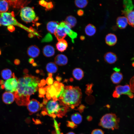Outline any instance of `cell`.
Wrapping results in <instances>:
<instances>
[{"label": "cell", "instance_id": "obj_1", "mask_svg": "<svg viewBox=\"0 0 134 134\" xmlns=\"http://www.w3.org/2000/svg\"><path fill=\"white\" fill-rule=\"evenodd\" d=\"M40 82L38 77L28 74L19 78L17 88L13 93L17 105H27L30 96L37 91Z\"/></svg>", "mask_w": 134, "mask_h": 134}, {"label": "cell", "instance_id": "obj_2", "mask_svg": "<svg viewBox=\"0 0 134 134\" xmlns=\"http://www.w3.org/2000/svg\"><path fill=\"white\" fill-rule=\"evenodd\" d=\"M82 96L81 89L78 86H65L60 94L58 100L62 105L73 109L78 106Z\"/></svg>", "mask_w": 134, "mask_h": 134}, {"label": "cell", "instance_id": "obj_3", "mask_svg": "<svg viewBox=\"0 0 134 134\" xmlns=\"http://www.w3.org/2000/svg\"><path fill=\"white\" fill-rule=\"evenodd\" d=\"M58 101L44 99L42 103V114L53 118L56 117L62 118L65 115L69 108L62 105Z\"/></svg>", "mask_w": 134, "mask_h": 134}, {"label": "cell", "instance_id": "obj_4", "mask_svg": "<svg viewBox=\"0 0 134 134\" xmlns=\"http://www.w3.org/2000/svg\"><path fill=\"white\" fill-rule=\"evenodd\" d=\"M119 122V118L115 114L108 113L102 117L99 125L103 128L113 130L118 129Z\"/></svg>", "mask_w": 134, "mask_h": 134}, {"label": "cell", "instance_id": "obj_5", "mask_svg": "<svg viewBox=\"0 0 134 134\" xmlns=\"http://www.w3.org/2000/svg\"><path fill=\"white\" fill-rule=\"evenodd\" d=\"M14 12L0 13V26L14 25L25 29L26 27L19 23L14 17Z\"/></svg>", "mask_w": 134, "mask_h": 134}, {"label": "cell", "instance_id": "obj_6", "mask_svg": "<svg viewBox=\"0 0 134 134\" xmlns=\"http://www.w3.org/2000/svg\"><path fill=\"white\" fill-rule=\"evenodd\" d=\"M20 16L22 20L26 23L33 22L36 18L35 13L33 9L29 7H25L22 8L20 11Z\"/></svg>", "mask_w": 134, "mask_h": 134}, {"label": "cell", "instance_id": "obj_7", "mask_svg": "<svg viewBox=\"0 0 134 134\" xmlns=\"http://www.w3.org/2000/svg\"><path fill=\"white\" fill-rule=\"evenodd\" d=\"M122 95H127L131 99L133 98L134 97V94L131 91L130 86L128 85L124 86L119 85L115 87V90L112 94L113 97L118 98Z\"/></svg>", "mask_w": 134, "mask_h": 134}, {"label": "cell", "instance_id": "obj_8", "mask_svg": "<svg viewBox=\"0 0 134 134\" xmlns=\"http://www.w3.org/2000/svg\"><path fill=\"white\" fill-rule=\"evenodd\" d=\"M18 79L13 73L12 78L4 82L3 85L1 86L2 89H5L7 92L14 93L16 91L18 85Z\"/></svg>", "mask_w": 134, "mask_h": 134}, {"label": "cell", "instance_id": "obj_9", "mask_svg": "<svg viewBox=\"0 0 134 134\" xmlns=\"http://www.w3.org/2000/svg\"><path fill=\"white\" fill-rule=\"evenodd\" d=\"M27 106L30 114H32L38 111L42 107L43 105L36 100L32 99L30 100Z\"/></svg>", "mask_w": 134, "mask_h": 134}, {"label": "cell", "instance_id": "obj_10", "mask_svg": "<svg viewBox=\"0 0 134 134\" xmlns=\"http://www.w3.org/2000/svg\"><path fill=\"white\" fill-rule=\"evenodd\" d=\"M65 23V21L58 23V28L54 34L58 41L64 39L67 35L64 27Z\"/></svg>", "mask_w": 134, "mask_h": 134}, {"label": "cell", "instance_id": "obj_11", "mask_svg": "<svg viewBox=\"0 0 134 134\" xmlns=\"http://www.w3.org/2000/svg\"><path fill=\"white\" fill-rule=\"evenodd\" d=\"M10 5L15 8H23L29 3L30 1L27 0H8Z\"/></svg>", "mask_w": 134, "mask_h": 134}, {"label": "cell", "instance_id": "obj_12", "mask_svg": "<svg viewBox=\"0 0 134 134\" xmlns=\"http://www.w3.org/2000/svg\"><path fill=\"white\" fill-rule=\"evenodd\" d=\"M2 100L5 103L10 104L12 103L15 99L14 94L13 93L6 91L2 95Z\"/></svg>", "mask_w": 134, "mask_h": 134}, {"label": "cell", "instance_id": "obj_13", "mask_svg": "<svg viewBox=\"0 0 134 134\" xmlns=\"http://www.w3.org/2000/svg\"><path fill=\"white\" fill-rule=\"evenodd\" d=\"M27 53L28 55L32 58H35L39 55L40 50L39 48L36 45H32L28 48Z\"/></svg>", "mask_w": 134, "mask_h": 134}, {"label": "cell", "instance_id": "obj_14", "mask_svg": "<svg viewBox=\"0 0 134 134\" xmlns=\"http://www.w3.org/2000/svg\"><path fill=\"white\" fill-rule=\"evenodd\" d=\"M55 63L59 66L66 65L67 63L68 59L67 57L64 55L59 54L57 55L55 58Z\"/></svg>", "mask_w": 134, "mask_h": 134}, {"label": "cell", "instance_id": "obj_15", "mask_svg": "<svg viewBox=\"0 0 134 134\" xmlns=\"http://www.w3.org/2000/svg\"><path fill=\"white\" fill-rule=\"evenodd\" d=\"M104 58L105 61L110 64L115 63L117 60V57L114 53L111 52H108L104 55Z\"/></svg>", "mask_w": 134, "mask_h": 134}, {"label": "cell", "instance_id": "obj_16", "mask_svg": "<svg viewBox=\"0 0 134 134\" xmlns=\"http://www.w3.org/2000/svg\"><path fill=\"white\" fill-rule=\"evenodd\" d=\"M105 40L107 45L110 46H113L117 42V37L114 34L109 33L106 35Z\"/></svg>", "mask_w": 134, "mask_h": 134}, {"label": "cell", "instance_id": "obj_17", "mask_svg": "<svg viewBox=\"0 0 134 134\" xmlns=\"http://www.w3.org/2000/svg\"><path fill=\"white\" fill-rule=\"evenodd\" d=\"M123 75L119 72H114L110 77L111 80L112 82L115 84H119L123 80Z\"/></svg>", "mask_w": 134, "mask_h": 134}, {"label": "cell", "instance_id": "obj_18", "mask_svg": "<svg viewBox=\"0 0 134 134\" xmlns=\"http://www.w3.org/2000/svg\"><path fill=\"white\" fill-rule=\"evenodd\" d=\"M43 53L45 57H50L55 54V49L52 46L49 45H47L43 47Z\"/></svg>", "mask_w": 134, "mask_h": 134}, {"label": "cell", "instance_id": "obj_19", "mask_svg": "<svg viewBox=\"0 0 134 134\" xmlns=\"http://www.w3.org/2000/svg\"><path fill=\"white\" fill-rule=\"evenodd\" d=\"M64 27L67 35V34L70 38L72 42L74 43V39L77 37V33L71 30V28L65 22Z\"/></svg>", "mask_w": 134, "mask_h": 134}, {"label": "cell", "instance_id": "obj_20", "mask_svg": "<svg viewBox=\"0 0 134 134\" xmlns=\"http://www.w3.org/2000/svg\"><path fill=\"white\" fill-rule=\"evenodd\" d=\"M124 9L122 11V13L124 15L133 10L134 6L131 0H124L123 1Z\"/></svg>", "mask_w": 134, "mask_h": 134}, {"label": "cell", "instance_id": "obj_21", "mask_svg": "<svg viewBox=\"0 0 134 134\" xmlns=\"http://www.w3.org/2000/svg\"><path fill=\"white\" fill-rule=\"evenodd\" d=\"M116 23L118 27L120 29L126 28L128 23V20L125 16H119L117 19Z\"/></svg>", "mask_w": 134, "mask_h": 134}, {"label": "cell", "instance_id": "obj_22", "mask_svg": "<svg viewBox=\"0 0 134 134\" xmlns=\"http://www.w3.org/2000/svg\"><path fill=\"white\" fill-rule=\"evenodd\" d=\"M56 45V48L59 51L62 52L67 49L68 47V43L67 41L64 39L58 41Z\"/></svg>", "mask_w": 134, "mask_h": 134}, {"label": "cell", "instance_id": "obj_23", "mask_svg": "<svg viewBox=\"0 0 134 134\" xmlns=\"http://www.w3.org/2000/svg\"><path fill=\"white\" fill-rule=\"evenodd\" d=\"M58 23L55 21L49 22L46 25L47 31L51 34H54L58 28Z\"/></svg>", "mask_w": 134, "mask_h": 134}, {"label": "cell", "instance_id": "obj_24", "mask_svg": "<svg viewBox=\"0 0 134 134\" xmlns=\"http://www.w3.org/2000/svg\"><path fill=\"white\" fill-rule=\"evenodd\" d=\"M72 74L74 77L78 80H80L82 79L84 76L83 71L79 68L74 69L72 71Z\"/></svg>", "mask_w": 134, "mask_h": 134}, {"label": "cell", "instance_id": "obj_25", "mask_svg": "<svg viewBox=\"0 0 134 134\" xmlns=\"http://www.w3.org/2000/svg\"><path fill=\"white\" fill-rule=\"evenodd\" d=\"M96 29L95 26L91 24H88L85 27V31L86 34L89 36L94 35L96 33Z\"/></svg>", "mask_w": 134, "mask_h": 134}, {"label": "cell", "instance_id": "obj_26", "mask_svg": "<svg viewBox=\"0 0 134 134\" xmlns=\"http://www.w3.org/2000/svg\"><path fill=\"white\" fill-rule=\"evenodd\" d=\"M46 68L47 72L51 74L56 73L58 69L57 65L52 62L48 63L46 66Z\"/></svg>", "mask_w": 134, "mask_h": 134}, {"label": "cell", "instance_id": "obj_27", "mask_svg": "<svg viewBox=\"0 0 134 134\" xmlns=\"http://www.w3.org/2000/svg\"><path fill=\"white\" fill-rule=\"evenodd\" d=\"M71 118L72 121L76 125L81 123L82 120V116L78 113L72 114L71 116Z\"/></svg>", "mask_w": 134, "mask_h": 134}, {"label": "cell", "instance_id": "obj_28", "mask_svg": "<svg viewBox=\"0 0 134 134\" xmlns=\"http://www.w3.org/2000/svg\"><path fill=\"white\" fill-rule=\"evenodd\" d=\"M65 21L71 28L74 27L77 23L76 18L72 15L67 16L66 17Z\"/></svg>", "mask_w": 134, "mask_h": 134}, {"label": "cell", "instance_id": "obj_29", "mask_svg": "<svg viewBox=\"0 0 134 134\" xmlns=\"http://www.w3.org/2000/svg\"><path fill=\"white\" fill-rule=\"evenodd\" d=\"M13 73L10 69L6 68L1 71V75L2 78L4 80H8L12 76Z\"/></svg>", "mask_w": 134, "mask_h": 134}, {"label": "cell", "instance_id": "obj_30", "mask_svg": "<svg viewBox=\"0 0 134 134\" xmlns=\"http://www.w3.org/2000/svg\"><path fill=\"white\" fill-rule=\"evenodd\" d=\"M124 15L127 19L129 24L134 27V10H132Z\"/></svg>", "mask_w": 134, "mask_h": 134}, {"label": "cell", "instance_id": "obj_31", "mask_svg": "<svg viewBox=\"0 0 134 134\" xmlns=\"http://www.w3.org/2000/svg\"><path fill=\"white\" fill-rule=\"evenodd\" d=\"M9 4L8 0H0V12H5L7 11Z\"/></svg>", "mask_w": 134, "mask_h": 134}, {"label": "cell", "instance_id": "obj_32", "mask_svg": "<svg viewBox=\"0 0 134 134\" xmlns=\"http://www.w3.org/2000/svg\"><path fill=\"white\" fill-rule=\"evenodd\" d=\"M88 3V1L86 0H76L74 1L76 6L80 8H84L86 6Z\"/></svg>", "mask_w": 134, "mask_h": 134}, {"label": "cell", "instance_id": "obj_33", "mask_svg": "<svg viewBox=\"0 0 134 134\" xmlns=\"http://www.w3.org/2000/svg\"><path fill=\"white\" fill-rule=\"evenodd\" d=\"M93 85L92 83H91L88 84L86 85L87 87L86 89L85 93L88 95H90L93 92L92 88Z\"/></svg>", "mask_w": 134, "mask_h": 134}, {"label": "cell", "instance_id": "obj_34", "mask_svg": "<svg viewBox=\"0 0 134 134\" xmlns=\"http://www.w3.org/2000/svg\"><path fill=\"white\" fill-rule=\"evenodd\" d=\"M54 127L55 128L56 134H59L60 133V125L58 123L54 118H53Z\"/></svg>", "mask_w": 134, "mask_h": 134}, {"label": "cell", "instance_id": "obj_35", "mask_svg": "<svg viewBox=\"0 0 134 134\" xmlns=\"http://www.w3.org/2000/svg\"><path fill=\"white\" fill-rule=\"evenodd\" d=\"M45 88L40 87L39 89V96L40 97H44V95L46 93Z\"/></svg>", "mask_w": 134, "mask_h": 134}, {"label": "cell", "instance_id": "obj_36", "mask_svg": "<svg viewBox=\"0 0 134 134\" xmlns=\"http://www.w3.org/2000/svg\"><path fill=\"white\" fill-rule=\"evenodd\" d=\"M67 125L68 127H70L72 129L75 128L77 127V125L75 124L72 121H67Z\"/></svg>", "mask_w": 134, "mask_h": 134}, {"label": "cell", "instance_id": "obj_37", "mask_svg": "<svg viewBox=\"0 0 134 134\" xmlns=\"http://www.w3.org/2000/svg\"><path fill=\"white\" fill-rule=\"evenodd\" d=\"M130 87L132 92H134V76L131 79L130 81Z\"/></svg>", "mask_w": 134, "mask_h": 134}, {"label": "cell", "instance_id": "obj_38", "mask_svg": "<svg viewBox=\"0 0 134 134\" xmlns=\"http://www.w3.org/2000/svg\"><path fill=\"white\" fill-rule=\"evenodd\" d=\"M91 134H104V133L100 129H96L92 131Z\"/></svg>", "mask_w": 134, "mask_h": 134}, {"label": "cell", "instance_id": "obj_39", "mask_svg": "<svg viewBox=\"0 0 134 134\" xmlns=\"http://www.w3.org/2000/svg\"><path fill=\"white\" fill-rule=\"evenodd\" d=\"M53 82V79L52 77H48L47 78L46 81V83L49 86L52 85Z\"/></svg>", "mask_w": 134, "mask_h": 134}, {"label": "cell", "instance_id": "obj_40", "mask_svg": "<svg viewBox=\"0 0 134 134\" xmlns=\"http://www.w3.org/2000/svg\"><path fill=\"white\" fill-rule=\"evenodd\" d=\"M53 7V4L51 2H48L47 6L45 7L46 10H48L52 9Z\"/></svg>", "mask_w": 134, "mask_h": 134}, {"label": "cell", "instance_id": "obj_41", "mask_svg": "<svg viewBox=\"0 0 134 134\" xmlns=\"http://www.w3.org/2000/svg\"><path fill=\"white\" fill-rule=\"evenodd\" d=\"M48 2L44 0H41L39 1V4L42 6L45 7L48 4Z\"/></svg>", "mask_w": 134, "mask_h": 134}, {"label": "cell", "instance_id": "obj_42", "mask_svg": "<svg viewBox=\"0 0 134 134\" xmlns=\"http://www.w3.org/2000/svg\"><path fill=\"white\" fill-rule=\"evenodd\" d=\"M7 29L10 32H13L15 30V28L13 25H10L8 26Z\"/></svg>", "mask_w": 134, "mask_h": 134}, {"label": "cell", "instance_id": "obj_43", "mask_svg": "<svg viewBox=\"0 0 134 134\" xmlns=\"http://www.w3.org/2000/svg\"><path fill=\"white\" fill-rule=\"evenodd\" d=\"M85 107V106L84 105L81 104L79 106L77 109L81 113L83 111Z\"/></svg>", "mask_w": 134, "mask_h": 134}, {"label": "cell", "instance_id": "obj_44", "mask_svg": "<svg viewBox=\"0 0 134 134\" xmlns=\"http://www.w3.org/2000/svg\"><path fill=\"white\" fill-rule=\"evenodd\" d=\"M84 13V11L81 9H79L77 12V14L79 16H83Z\"/></svg>", "mask_w": 134, "mask_h": 134}, {"label": "cell", "instance_id": "obj_45", "mask_svg": "<svg viewBox=\"0 0 134 134\" xmlns=\"http://www.w3.org/2000/svg\"><path fill=\"white\" fill-rule=\"evenodd\" d=\"M20 60L18 59H15L14 61V63L16 65H19L20 63Z\"/></svg>", "mask_w": 134, "mask_h": 134}, {"label": "cell", "instance_id": "obj_46", "mask_svg": "<svg viewBox=\"0 0 134 134\" xmlns=\"http://www.w3.org/2000/svg\"><path fill=\"white\" fill-rule=\"evenodd\" d=\"M85 36L83 35H81L80 37V39L81 40H83L85 39Z\"/></svg>", "mask_w": 134, "mask_h": 134}, {"label": "cell", "instance_id": "obj_47", "mask_svg": "<svg viewBox=\"0 0 134 134\" xmlns=\"http://www.w3.org/2000/svg\"><path fill=\"white\" fill-rule=\"evenodd\" d=\"M113 69L115 71H116V72H119L120 70V69L119 68H116V67L114 68Z\"/></svg>", "mask_w": 134, "mask_h": 134}, {"label": "cell", "instance_id": "obj_48", "mask_svg": "<svg viewBox=\"0 0 134 134\" xmlns=\"http://www.w3.org/2000/svg\"><path fill=\"white\" fill-rule=\"evenodd\" d=\"M29 62L30 63H33L34 62V60L32 58H31L29 59Z\"/></svg>", "mask_w": 134, "mask_h": 134}, {"label": "cell", "instance_id": "obj_49", "mask_svg": "<svg viewBox=\"0 0 134 134\" xmlns=\"http://www.w3.org/2000/svg\"><path fill=\"white\" fill-rule=\"evenodd\" d=\"M87 119L88 120L90 121L91 120L92 118L91 117L89 116L87 117Z\"/></svg>", "mask_w": 134, "mask_h": 134}, {"label": "cell", "instance_id": "obj_50", "mask_svg": "<svg viewBox=\"0 0 134 134\" xmlns=\"http://www.w3.org/2000/svg\"><path fill=\"white\" fill-rule=\"evenodd\" d=\"M4 82V81L2 80H0V85H3Z\"/></svg>", "mask_w": 134, "mask_h": 134}, {"label": "cell", "instance_id": "obj_51", "mask_svg": "<svg viewBox=\"0 0 134 134\" xmlns=\"http://www.w3.org/2000/svg\"><path fill=\"white\" fill-rule=\"evenodd\" d=\"M67 134H75L74 133L72 132H70L67 133Z\"/></svg>", "mask_w": 134, "mask_h": 134}, {"label": "cell", "instance_id": "obj_52", "mask_svg": "<svg viewBox=\"0 0 134 134\" xmlns=\"http://www.w3.org/2000/svg\"><path fill=\"white\" fill-rule=\"evenodd\" d=\"M132 60H134V57L132 59Z\"/></svg>", "mask_w": 134, "mask_h": 134}, {"label": "cell", "instance_id": "obj_53", "mask_svg": "<svg viewBox=\"0 0 134 134\" xmlns=\"http://www.w3.org/2000/svg\"><path fill=\"white\" fill-rule=\"evenodd\" d=\"M1 50L0 49V55H1Z\"/></svg>", "mask_w": 134, "mask_h": 134}, {"label": "cell", "instance_id": "obj_54", "mask_svg": "<svg viewBox=\"0 0 134 134\" xmlns=\"http://www.w3.org/2000/svg\"><path fill=\"white\" fill-rule=\"evenodd\" d=\"M63 134L62 133H60V134Z\"/></svg>", "mask_w": 134, "mask_h": 134}, {"label": "cell", "instance_id": "obj_55", "mask_svg": "<svg viewBox=\"0 0 134 134\" xmlns=\"http://www.w3.org/2000/svg\"></svg>", "mask_w": 134, "mask_h": 134}]
</instances>
